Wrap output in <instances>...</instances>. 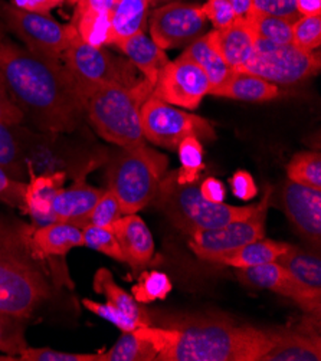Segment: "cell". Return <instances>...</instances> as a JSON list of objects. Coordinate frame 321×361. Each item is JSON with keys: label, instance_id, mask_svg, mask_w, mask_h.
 <instances>
[{"label": "cell", "instance_id": "6da1fadb", "mask_svg": "<svg viewBox=\"0 0 321 361\" xmlns=\"http://www.w3.org/2000/svg\"><path fill=\"white\" fill-rule=\"evenodd\" d=\"M0 81L23 118L41 131L71 133L85 116L80 90L62 61L18 45L2 25Z\"/></svg>", "mask_w": 321, "mask_h": 361}, {"label": "cell", "instance_id": "7a4b0ae2", "mask_svg": "<svg viewBox=\"0 0 321 361\" xmlns=\"http://www.w3.org/2000/svg\"><path fill=\"white\" fill-rule=\"evenodd\" d=\"M134 333L149 341L163 361H261L277 336L225 321L149 326Z\"/></svg>", "mask_w": 321, "mask_h": 361}, {"label": "cell", "instance_id": "3957f363", "mask_svg": "<svg viewBox=\"0 0 321 361\" xmlns=\"http://www.w3.org/2000/svg\"><path fill=\"white\" fill-rule=\"evenodd\" d=\"M32 229L0 218V311L28 318L52 297L54 281Z\"/></svg>", "mask_w": 321, "mask_h": 361}, {"label": "cell", "instance_id": "277c9868", "mask_svg": "<svg viewBox=\"0 0 321 361\" xmlns=\"http://www.w3.org/2000/svg\"><path fill=\"white\" fill-rule=\"evenodd\" d=\"M153 87L145 81L137 87L109 84L90 88L81 94L84 113L94 130L120 147L143 142L140 110Z\"/></svg>", "mask_w": 321, "mask_h": 361}, {"label": "cell", "instance_id": "5b68a950", "mask_svg": "<svg viewBox=\"0 0 321 361\" xmlns=\"http://www.w3.org/2000/svg\"><path fill=\"white\" fill-rule=\"evenodd\" d=\"M152 203L177 229L189 236L198 231L219 228L232 221L248 218L257 207V204L239 207L207 202L195 183L182 185L177 182L176 173H166Z\"/></svg>", "mask_w": 321, "mask_h": 361}, {"label": "cell", "instance_id": "8992f818", "mask_svg": "<svg viewBox=\"0 0 321 361\" xmlns=\"http://www.w3.org/2000/svg\"><path fill=\"white\" fill-rule=\"evenodd\" d=\"M167 173V157L145 142L121 147L107 169L109 189L117 196L123 213L131 214L153 202Z\"/></svg>", "mask_w": 321, "mask_h": 361}, {"label": "cell", "instance_id": "52a82bcc", "mask_svg": "<svg viewBox=\"0 0 321 361\" xmlns=\"http://www.w3.org/2000/svg\"><path fill=\"white\" fill-rule=\"evenodd\" d=\"M62 63L74 78L80 94L84 91L109 84L124 87H137L145 82V78H137L130 61L116 58L104 48L92 47L84 42L78 33L71 39L62 55Z\"/></svg>", "mask_w": 321, "mask_h": 361}, {"label": "cell", "instance_id": "ba28073f", "mask_svg": "<svg viewBox=\"0 0 321 361\" xmlns=\"http://www.w3.org/2000/svg\"><path fill=\"white\" fill-rule=\"evenodd\" d=\"M0 25L23 42V47L42 56L62 61L77 30L73 25H62L51 15L33 13L16 8L8 0H0Z\"/></svg>", "mask_w": 321, "mask_h": 361}, {"label": "cell", "instance_id": "9c48e42d", "mask_svg": "<svg viewBox=\"0 0 321 361\" xmlns=\"http://www.w3.org/2000/svg\"><path fill=\"white\" fill-rule=\"evenodd\" d=\"M238 69L275 85H293L318 74L320 56L293 44L279 45L257 39L251 56Z\"/></svg>", "mask_w": 321, "mask_h": 361}, {"label": "cell", "instance_id": "30bf717a", "mask_svg": "<svg viewBox=\"0 0 321 361\" xmlns=\"http://www.w3.org/2000/svg\"><path fill=\"white\" fill-rule=\"evenodd\" d=\"M145 138L164 149H177L188 137L215 140V130L205 118L177 110L173 105L150 95L140 110Z\"/></svg>", "mask_w": 321, "mask_h": 361}, {"label": "cell", "instance_id": "8fae6325", "mask_svg": "<svg viewBox=\"0 0 321 361\" xmlns=\"http://www.w3.org/2000/svg\"><path fill=\"white\" fill-rule=\"evenodd\" d=\"M271 190L257 203L253 214L248 218L232 221L226 225L213 229L198 231L190 235L189 246L198 258L219 264V261L232 250L265 236V221Z\"/></svg>", "mask_w": 321, "mask_h": 361}, {"label": "cell", "instance_id": "7c38bea8", "mask_svg": "<svg viewBox=\"0 0 321 361\" xmlns=\"http://www.w3.org/2000/svg\"><path fill=\"white\" fill-rule=\"evenodd\" d=\"M210 88V81L202 68L181 55L174 62L169 61L160 71L152 95L170 105L195 110Z\"/></svg>", "mask_w": 321, "mask_h": 361}, {"label": "cell", "instance_id": "4fadbf2b", "mask_svg": "<svg viewBox=\"0 0 321 361\" xmlns=\"http://www.w3.org/2000/svg\"><path fill=\"white\" fill-rule=\"evenodd\" d=\"M206 20L202 6L182 2L167 4L152 13V39L163 51L183 47L199 38Z\"/></svg>", "mask_w": 321, "mask_h": 361}, {"label": "cell", "instance_id": "5bb4252c", "mask_svg": "<svg viewBox=\"0 0 321 361\" xmlns=\"http://www.w3.org/2000/svg\"><path fill=\"white\" fill-rule=\"evenodd\" d=\"M290 274L296 288V304L307 314L320 317L321 311V258L314 252L304 250L297 246L282 254L278 259Z\"/></svg>", "mask_w": 321, "mask_h": 361}, {"label": "cell", "instance_id": "9a60e30c", "mask_svg": "<svg viewBox=\"0 0 321 361\" xmlns=\"http://www.w3.org/2000/svg\"><path fill=\"white\" fill-rule=\"evenodd\" d=\"M282 207L294 229L310 245L321 243V190L310 189L289 180L281 195Z\"/></svg>", "mask_w": 321, "mask_h": 361}, {"label": "cell", "instance_id": "2e32d148", "mask_svg": "<svg viewBox=\"0 0 321 361\" xmlns=\"http://www.w3.org/2000/svg\"><path fill=\"white\" fill-rule=\"evenodd\" d=\"M26 169L29 180L25 188L22 210L33 221L35 228L56 222L52 203L59 190L63 189L66 173L58 170L37 174L30 163L26 164Z\"/></svg>", "mask_w": 321, "mask_h": 361}, {"label": "cell", "instance_id": "e0dca14e", "mask_svg": "<svg viewBox=\"0 0 321 361\" xmlns=\"http://www.w3.org/2000/svg\"><path fill=\"white\" fill-rule=\"evenodd\" d=\"M119 239L126 262L138 269L146 267L155 255V239L140 216L124 214L110 226Z\"/></svg>", "mask_w": 321, "mask_h": 361}, {"label": "cell", "instance_id": "ac0fdd59", "mask_svg": "<svg viewBox=\"0 0 321 361\" xmlns=\"http://www.w3.org/2000/svg\"><path fill=\"white\" fill-rule=\"evenodd\" d=\"M104 189H97L85 183L81 177L69 189H61L52 203L56 222L73 224L81 228V224L92 210Z\"/></svg>", "mask_w": 321, "mask_h": 361}, {"label": "cell", "instance_id": "d6986e66", "mask_svg": "<svg viewBox=\"0 0 321 361\" xmlns=\"http://www.w3.org/2000/svg\"><path fill=\"white\" fill-rule=\"evenodd\" d=\"M209 94L248 102H265L275 99L279 95V88L258 75L241 69H232L228 77L219 85L213 87Z\"/></svg>", "mask_w": 321, "mask_h": 361}, {"label": "cell", "instance_id": "ffe728a7", "mask_svg": "<svg viewBox=\"0 0 321 361\" xmlns=\"http://www.w3.org/2000/svg\"><path fill=\"white\" fill-rule=\"evenodd\" d=\"M32 242L38 254L48 258H59L66 255L71 249L84 246L83 228L66 224L52 222L32 229Z\"/></svg>", "mask_w": 321, "mask_h": 361}, {"label": "cell", "instance_id": "44dd1931", "mask_svg": "<svg viewBox=\"0 0 321 361\" xmlns=\"http://www.w3.org/2000/svg\"><path fill=\"white\" fill-rule=\"evenodd\" d=\"M128 61L141 72L143 78H145L152 87H155L160 71L167 65L169 58L159 48L155 41L145 32H140L128 39H124L116 45Z\"/></svg>", "mask_w": 321, "mask_h": 361}, {"label": "cell", "instance_id": "7402d4cb", "mask_svg": "<svg viewBox=\"0 0 321 361\" xmlns=\"http://www.w3.org/2000/svg\"><path fill=\"white\" fill-rule=\"evenodd\" d=\"M219 51L232 69L241 68L251 56L257 36L246 18H238L224 29H215Z\"/></svg>", "mask_w": 321, "mask_h": 361}, {"label": "cell", "instance_id": "603a6c76", "mask_svg": "<svg viewBox=\"0 0 321 361\" xmlns=\"http://www.w3.org/2000/svg\"><path fill=\"white\" fill-rule=\"evenodd\" d=\"M182 55L202 68L212 88L219 85L232 71L219 51L215 29L192 41Z\"/></svg>", "mask_w": 321, "mask_h": 361}, {"label": "cell", "instance_id": "cb8c5ba5", "mask_svg": "<svg viewBox=\"0 0 321 361\" xmlns=\"http://www.w3.org/2000/svg\"><path fill=\"white\" fill-rule=\"evenodd\" d=\"M321 343L315 336L277 333L269 350L261 361H320Z\"/></svg>", "mask_w": 321, "mask_h": 361}, {"label": "cell", "instance_id": "d4e9b609", "mask_svg": "<svg viewBox=\"0 0 321 361\" xmlns=\"http://www.w3.org/2000/svg\"><path fill=\"white\" fill-rule=\"evenodd\" d=\"M71 25L74 26L80 38L92 47L104 48L114 44L111 15L94 11L85 0H80L75 5Z\"/></svg>", "mask_w": 321, "mask_h": 361}, {"label": "cell", "instance_id": "484cf974", "mask_svg": "<svg viewBox=\"0 0 321 361\" xmlns=\"http://www.w3.org/2000/svg\"><path fill=\"white\" fill-rule=\"evenodd\" d=\"M92 286L97 294L105 297L107 302L113 304L124 314H127L137 324L138 329L152 326L149 314L138 305L131 294H128L119 283H116L114 276L109 269L99 268L95 272Z\"/></svg>", "mask_w": 321, "mask_h": 361}, {"label": "cell", "instance_id": "4316f807", "mask_svg": "<svg viewBox=\"0 0 321 361\" xmlns=\"http://www.w3.org/2000/svg\"><path fill=\"white\" fill-rule=\"evenodd\" d=\"M238 276L242 282L254 288L277 293L282 297L293 300L294 302L297 300V288L290 274L277 261L258 267L238 269Z\"/></svg>", "mask_w": 321, "mask_h": 361}, {"label": "cell", "instance_id": "83f0119b", "mask_svg": "<svg viewBox=\"0 0 321 361\" xmlns=\"http://www.w3.org/2000/svg\"><path fill=\"white\" fill-rule=\"evenodd\" d=\"M290 243L275 242L262 238L232 250L231 254L219 261V264L234 267L236 269L258 267L268 262H275L282 254H285L290 249Z\"/></svg>", "mask_w": 321, "mask_h": 361}, {"label": "cell", "instance_id": "f1b7e54d", "mask_svg": "<svg viewBox=\"0 0 321 361\" xmlns=\"http://www.w3.org/2000/svg\"><path fill=\"white\" fill-rule=\"evenodd\" d=\"M149 6V0H114L111 11L113 45L145 32Z\"/></svg>", "mask_w": 321, "mask_h": 361}, {"label": "cell", "instance_id": "f546056e", "mask_svg": "<svg viewBox=\"0 0 321 361\" xmlns=\"http://www.w3.org/2000/svg\"><path fill=\"white\" fill-rule=\"evenodd\" d=\"M15 127L0 123V167L12 178L25 182V176H28V154Z\"/></svg>", "mask_w": 321, "mask_h": 361}, {"label": "cell", "instance_id": "4dcf8cb0", "mask_svg": "<svg viewBox=\"0 0 321 361\" xmlns=\"http://www.w3.org/2000/svg\"><path fill=\"white\" fill-rule=\"evenodd\" d=\"M257 39L269 44H293V25L296 20L254 11L248 18Z\"/></svg>", "mask_w": 321, "mask_h": 361}, {"label": "cell", "instance_id": "1f68e13d", "mask_svg": "<svg viewBox=\"0 0 321 361\" xmlns=\"http://www.w3.org/2000/svg\"><path fill=\"white\" fill-rule=\"evenodd\" d=\"M157 353L153 345L138 337L134 330L123 331L117 343L109 350L102 351V361H153Z\"/></svg>", "mask_w": 321, "mask_h": 361}, {"label": "cell", "instance_id": "d6a6232c", "mask_svg": "<svg viewBox=\"0 0 321 361\" xmlns=\"http://www.w3.org/2000/svg\"><path fill=\"white\" fill-rule=\"evenodd\" d=\"M25 319L0 311V360H16L28 347L25 340Z\"/></svg>", "mask_w": 321, "mask_h": 361}, {"label": "cell", "instance_id": "836d02e7", "mask_svg": "<svg viewBox=\"0 0 321 361\" xmlns=\"http://www.w3.org/2000/svg\"><path fill=\"white\" fill-rule=\"evenodd\" d=\"M289 180L301 186L321 190V156L317 152H305L293 157L287 167Z\"/></svg>", "mask_w": 321, "mask_h": 361}, {"label": "cell", "instance_id": "e575fe53", "mask_svg": "<svg viewBox=\"0 0 321 361\" xmlns=\"http://www.w3.org/2000/svg\"><path fill=\"white\" fill-rule=\"evenodd\" d=\"M181 159V169L176 171L177 182L196 183L199 173L203 169V147L199 138L188 137L177 146Z\"/></svg>", "mask_w": 321, "mask_h": 361}, {"label": "cell", "instance_id": "d590c367", "mask_svg": "<svg viewBox=\"0 0 321 361\" xmlns=\"http://www.w3.org/2000/svg\"><path fill=\"white\" fill-rule=\"evenodd\" d=\"M171 288L173 285L166 274L152 271L138 278V282L133 286V297L140 304H149L157 300H164Z\"/></svg>", "mask_w": 321, "mask_h": 361}, {"label": "cell", "instance_id": "8d00e7d4", "mask_svg": "<svg viewBox=\"0 0 321 361\" xmlns=\"http://www.w3.org/2000/svg\"><path fill=\"white\" fill-rule=\"evenodd\" d=\"M83 233H84V246L94 249L97 252H101V254L107 255L109 258H113L119 262H126L119 239L114 235L111 228L87 225V226H83Z\"/></svg>", "mask_w": 321, "mask_h": 361}, {"label": "cell", "instance_id": "74e56055", "mask_svg": "<svg viewBox=\"0 0 321 361\" xmlns=\"http://www.w3.org/2000/svg\"><path fill=\"white\" fill-rule=\"evenodd\" d=\"M121 216H124V213L117 196L107 188L104 189L98 202L81 224V228L87 225L110 228L116 221L121 218Z\"/></svg>", "mask_w": 321, "mask_h": 361}, {"label": "cell", "instance_id": "f35d334b", "mask_svg": "<svg viewBox=\"0 0 321 361\" xmlns=\"http://www.w3.org/2000/svg\"><path fill=\"white\" fill-rule=\"evenodd\" d=\"M321 44V16H300L293 25V45L314 52Z\"/></svg>", "mask_w": 321, "mask_h": 361}, {"label": "cell", "instance_id": "ab89813d", "mask_svg": "<svg viewBox=\"0 0 321 361\" xmlns=\"http://www.w3.org/2000/svg\"><path fill=\"white\" fill-rule=\"evenodd\" d=\"M16 360L22 361H102V351L99 353H65L48 347H26Z\"/></svg>", "mask_w": 321, "mask_h": 361}, {"label": "cell", "instance_id": "60d3db41", "mask_svg": "<svg viewBox=\"0 0 321 361\" xmlns=\"http://www.w3.org/2000/svg\"><path fill=\"white\" fill-rule=\"evenodd\" d=\"M83 305L92 314L98 315L99 318L111 322L113 326H116L121 331H133V330L138 329L137 324L127 314H124L121 310H119L117 307H114L110 302L101 304V302L92 301L90 298H85V300H83Z\"/></svg>", "mask_w": 321, "mask_h": 361}, {"label": "cell", "instance_id": "b9f144b4", "mask_svg": "<svg viewBox=\"0 0 321 361\" xmlns=\"http://www.w3.org/2000/svg\"><path fill=\"white\" fill-rule=\"evenodd\" d=\"M202 9L215 29H224L238 19L228 0H207Z\"/></svg>", "mask_w": 321, "mask_h": 361}, {"label": "cell", "instance_id": "7bdbcfd3", "mask_svg": "<svg viewBox=\"0 0 321 361\" xmlns=\"http://www.w3.org/2000/svg\"><path fill=\"white\" fill-rule=\"evenodd\" d=\"M26 182L12 178L2 167H0V200L4 203L22 209Z\"/></svg>", "mask_w": 321, "mask_h": 361}, {"label": "cell", "instance_id": "ee69618b", "mask_svg": "<svg viewBox=\"0 0 321 361\" xmlns=\"http://www.w3.org/2000/svg\"><path fill=\"white\" fill-rule=\"evenodd\" d=\"M254 11L275 16L297 20L300 16L296 12V0H253Z\"/></svg>", "mask_w": 321, "mask_h": 361}, {"label": "cell", "instance_id": "f6af8a7d", "mask_svg": "<svg viewBox=\"0 0 321 361\" xmlns=\"http://www.w3.org/2000/svg\"><path fill=\"white\" fill-rule=\"evenodd\" d=\"M231 188H232V193L242 200H251L258 193L254 177L246 170H238L232 176Z\"/></svg>", "mask_w": 321, "mask_h": 361}, {"label": "cell", "instance_id": "bcb514c9", "mask_svg": "<svg viewBox=\"0 0 321 361\" xmlns=\"http://www.w3.org/2000/svg\"><path fill=\"white\" fill-rule=\"evenodd\" d=\"M23 121L25 118L22 111L12 102L2 81H0V123L8 126H19Z\"/></svg>", "mask_w": 321, "mask_h": 361}, {"label": "cell", "instance_id": "7dc6e473", "mask_svg": "<svg viewBox=\"0 0 321 361\" xmlns=\"http://www.w3.org/2000/svg\"><path fill=\"white\" fill-rule=\"evenodd\" d=\"M12 4L16 8L28 12L49 15L51 11L62 6L65 0H12Z\"/></svg>", "mask_w": 321, "mask_h": 361}, {"label": "cell", "instance_id": "c3c4849f", "mask_svg": "<svg viewBox=\"0 0 321 361\" xmlns=\"http://www.w3.org/2000/svg\"><path fill=\"white\" fill-rule=\"evenodd\" d=\"M199 192L203 196V199L212 203H224V199L226 196L224 183L217 177H207L199 186Z\"/></svg>", "mask_w": 321, "mask_h": 361}, {"label": "cell", "instance_id": "681fc988", "mask_svg": "<svg viewBox=\"0 0 321 361\" xmlns=\"http://www.w3.org/2000/svg\"><path fill=\"white\" fill-rule=\"evenodd\" d=\"M298 16H321V0H296Z\"/></svg>", "mask_w": 321, "mask_h": 361}, {"label": "cell", "instance_id": "f907efd6", "mask_svg": "<svg viewBox=\"0 0 321 361\" xmlns=\"http://www.w3.org/2000/svg\"><path fill=\"white\" fill-rule=\"evenodd\" d=\"M238 18H248L254 12L253 0H228Z\"/></svg>", "mask_w": 321, "mask_h": 361}, {"label": "cell", "instance_id": "816d5d0a", "mask_svg": "<svg viewBox=\"0 0 321 361\" xmlns=\"http://www.w3.org/2000/svg\"><path fill=\"white\" fill-rule=\"evenodd\" d=\"M88 6H91L94 11L102 12V13H110L113 11L114 0H85Z\"/></svg>", "mask_w": 321, "mask_h": 361}, {"label": "cell", "instance_id": "f5cc1de1", "mask_svg": "<svg viewBox=\"0 0 321 361\" xmlns=\"http://www.w3.org/2000/svg\"><path fill=\"white\" fill-rule=\"evenodd\" d=\"M78 2H80V0H65V4H68V5H73V6H75Z\"/></svg>", "mask_w": 321, "mask_h": 361}, {"label": "cell", "instance_id": "db71d44e", "mask_svg": "<svg viewBox=\"0 0 321 361\" xmlns=\"http://www.w3.org/2000/svg\"><path fill=\"white\" fill-rule=\"evenodd\" d=\"M149 2H150V4H155V2H157V0H149Z\"/></svg>", "mask_w": 321, "mask_h": 361}]
</instances>
